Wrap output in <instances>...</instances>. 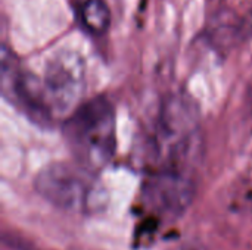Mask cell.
<instances>
[{
	"mask_svg": "<svg viewBox=\"0 0 252 250\" xmlns=\"http://www.w3.org/2000/svg\"><path fill=\"white\" fill-rule=\"evenodd\" d=\"M40 83L50 122L58 119L65 122L83 103L86 90L83 57L69 49L58 50L47 59Z\"/></svg>",
	"mask_w": 252,
	"mask_h": 250,
	"instance_id": "cell-4",
	"label": "cell"
},
{
	"mask_svg": "<svg viewBox=\"0 0 252 250\" xmlns=\"http://www.w3.org/2000/svg\"><path fill=\"white\" fill-rule=\"evenodd\" d=\"M202 155L201 115L196 103L182 93L165 99L149 140V172L193 175Z\"/></svg>",
	"mask_w": 252,
	"mask_h": 250,
	"instance_id": "cell-1",
	"label": "cell"
},
{
	"mask_svg": "<svg viewBox=\"0 0 252 250\" xmlns=\"http://www.w3.org/2000/svg\"><path fill=\"white\" fill-rule=\"evenodd\" d=\"M37 193L56 208L94 212L103 205L94 174L78 164L56 162L43 168L34 181Z\"/></svg>",
	"mask_w": 252,
	"mask_h": 250,
	"instance_id": "cell-3",
	"label": "cell"
},
{
	"mask_svg": "<svg viewBox=\"0 0 252 250\" xmlns=\"http://www.w3.org/2000/svg\"><path fill=\"white\" fill-rule=\"evenodd\" d=\"M75 15L84 29L93 35H103L111 25V12L105 0H71Z\"/></svg>",
	"mask_w": 252,
	"mask_h": 250,
	"instance_id": "cell-6",
	"label": "cell"
},
{
	"mask_svg": "<svg viewBox=\"0 0 252 250\" xmlns=\"http://www.w3.org/2000/svg\"><path fill=\"white\" fill-rule=\"evenodd\" d=\"M195 192L193 175L154 171L142 186V202L154 218H177L189 208Z\"/></svg>",
	"mask_w": 252,
	"mask_h": 250,
	"instance_id": "cell-5",
	"label": "cell"
},
{
	"mask_svg": "<svg viewBox=\"0 0 252 250\" xmlns=\"http://www.w3.org/2000/svg\"><path fill=\"white\" fill-rule=\"evenodd\" d=\"M63 137L75 164L96 174L114 158L117 121L111 102L94 97L80 105L63 122Z\"/></svg>",
	"mask_w": 252,
	"mask_h": 250,
	"instance_id": "cell-2",
	"label": "cell"
}]
</instances>
